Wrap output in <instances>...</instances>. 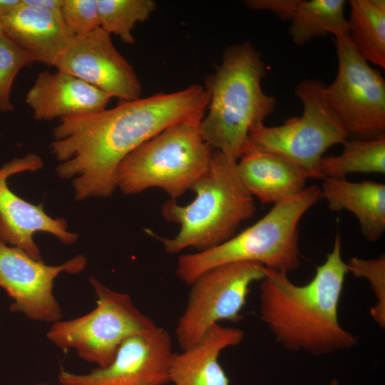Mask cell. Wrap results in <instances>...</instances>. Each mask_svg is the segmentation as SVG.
I'll use <instances>...</instances> for the list:
<instances>
[{
    "mask_svg": "<svg viewBox=\"0 0 385 385\" xmlns=\"http://www.w3.org/2000/svg\"><path fill=\"white\" fill-rule=\"evenodd\" d=\"M210 95L191 85L173 93L119 101L111 109L61 118L53 128L51 153L63 179L74 178L75 197H107L116 188L121 161L143 143L180 121L204 116Z\"/></svg>",
    "mask_w": 385,
    "mask_h": 385,
    "instance_id": "obj_1",
    "label": "cell"
},
{
    "mask_svg": "<svg viewBox=\"0 0 385 385\" xmlns=\"http://www.w3.org/2000/svg\"><path fill=\"white\" fill-rule=\"evenodd\" d=\"M346 273L338 232L332 251L307 284L297 285L288 274L267 269L260 284V317L275 340L289 351L314 356L354 346L357 339L338 316Z\"/></svg>",
    "mask_w": 385,
    "mask_h": 385,
    "instance_id": "obj_2",
    "label": "cell"
},
{
    "mask_svg": "<svg viewBox=\"0 0 385 385\" xmlns=\"http://www.w3.org/2000/svg\"><path fill=\"white\" fill-rule=\"evenodd\" d=\"M266 71L251 43L225 50L221 63L205 80L208 113L199 125L201 136L213 150L237 161L250 131L274 112L277 100L261 86Z\"/></svg>",
    "mask_w": 385,
    "mask_h": 385,
    "instance_id": "obj_3",
    "label": "cell"
},
{
    "mask_svg": "<svg viewBox=\"0 0 385 385\" xmlns=\"http://www.w3.org/2000/svg\"><path fill=\"white\" fill-rule=\"evenodd\" d=\"M237 160L214 150L207 170L191 189L195 199L186 205L169 199L161 208L168 222L180 225L173 238L162 237L150 230L168 253H178L192 247L204 251L232 237L240 225L252 217L257 207L253 197L242 184Z\"/></svg>",
    "mask_w": 385,
    "mask_h": 385,
    "instance_id": "obj_4",
    "label": "cell"
},
{
    "mask_svg": "<svg viewBox=\"0 0 385 385\" xmlns=\"http://www.w3.org/2000/svg\"><path fill=\"white\" fill-rule=\"evenodd\" d=\"M322 198L319 186L305 188L300 193L274 204L256 223L223 243L180 255L176 276L190 285L212 268L238 262H257L270 270L287 274L296 270L301 264L299 222Z\"/></svg>",
    "mask_w": 385,
    "mask_h": 385,
    "instance_id": "obj_5",
    "label": "cell"
},
{
    "mask_svg": "<svg viewBox=\"0 0 385 385\" xmlns=\"http://www.w3.org/2000/svg\"><path fill=\"white\" fill-rule=\"evenodd\" d=\"M204 116L173 124L130 153L116 172V188L125 195L150 188L177 200L207 170L214 150L201 136Z\"/></svg>",
    "mask_w": 385,
    "mask_h": 385,
    "instance_id": "obj_6",
    "label": "cell"
},
{
    "mask_svg": "<svg viewBox=\"0 0 385 385\" xmlns=\"http://www.w3.org/2000/svg\"><path fill=\"white\" fill-rule=\"evenodd\" d=\"M325 87L316 79L299 83L294 92L303 105L302 115L280 125L262 124L251 130L242 155L253 150L274 153L298 165L309 178L323 180L319 162L324 153L349 138L327 101Z\"/></svg>",
    "mask_w": 385,
    "mask_h": 385,
    "instance_id": "obj_7",
    "label": "cell"
},
{
    "mask_svg": "<svg viewBox=\"0 0 385 385\" xmlns=\"http://www.w3.org/2000/svg\"><path fill=\"white\" fill-rule=\"evenodd\" d=\"M89 282L97 296L96 307L81 317L54 322L46 337L58 348L73 349L82 359L103 368L114 359L123 341L157 326L129 294L114 291L95 277Z\"/></svg>",
    "mask_w": 385,
    "mask_h": 385,
    "instance_id": "obj_8",
    "label": "cell"
},
{
    "mask_svg": "<svg viewBox=\"0 0 385 385\" xmlns=\"http://www.w3.org/2000/svg\"><path fill=\"white\" fill-rule=\"evenodd\" d=\"M335 79L325 87L327 101L349 138L385 137V80L356 51L349 35L334 38Z\"/></svg>",
    "mask_w": 385,
    "mask_h": 385,
    "instance_id": "obj_9",
    "label": "cell"
},
{
    "mask_svg": "<svg viewBox=\"0 0 385 385\" xmlns=\"http://www.w3.org/2000/svg\"><path fill=\"white\" fill-rule=\"evenodd\" d=\"M267 268L253 262H238L212 268L191 284L186 307L176 327L182 350L195 344L220 321L242 319L250 285L261 281Z\"/></svg>",
    "mask_w": 385,
    "mask_h": 385,
    "instance_id": "obj_10",
    "label": "cell"
},
{
    "mask_svg": "<svg viewBox=\"0 0 385 385\" xmlns=\"http://www.w3.org/2000/svg\"><path fill=\"white\" fill-rule=\"evenodd\" d=\"M86 265V257L79 255L62 265H47L0 242V287L13 299L10 311L35 321L61 320V309L53 293L54 279L63 272L78 273Z\"/></svg>",
    "mask_w": 385,
    "mask_h": 385,
    "instance_id": "obj_11",
    "label": "cell"
},
{
    "mask_svg": "<svg viewBox=\"0 0 385 385\" xmlns=\"http://www.w3.org/2000/svg\"><path fill=\"white\" fill-rule=\"evenodd\" d=\"M173 354L170 335L157 326L123 341L107 366L86 374L62 370L58 380L61 385H165Z\"/></svg>",
    "mask_w": 385,
    "mask_h": 385,
    "instance_id": "obj_12",
    "label": "cell"
},
{
    "mask_svg": "<svg viewBox=\"0 0 385 385\" xmlns=\"http://www.w3.org/2000/svg\"><path fill=\"white\" fill-rule=\"evenodd\" d=\"M53 66L119 101L140 98L142 86L133 67L101 27L85 36H75Z\"/></svg>",
    "mask_w": 385,
    "mask_h": 385,
    "instance_id": "obj_13",
    "label": "cell"
},
{
    "mask_svg": "<svg viewBox=\"0 0 385 385\" xmlns=\"http://www.w3.org/2000/svg\"><path fill=\"white\" fill-rule=\"evenodd\" d=\"M43 166L38 155L28 153L0 168V242L22 250L37 261H42V258L33 240L35 232L50 233L65 245L75 243L79 237L68 231L65 220L49 217L42 204L34 205L28 202L9 188L6 180L9 176L23 171H36Z\"/></svg>",
    "mask_w": 385,
    "mask_h": 385,
    "instance_id": "obj_14",
    "label": "cell"
},
{
    "mask_svg": "<svg viewBox=\"0 0 385 385\" xmlns=\"http://www.w3.org/2000/svg\"><path fill=\"white\" fill-rule=\"evenodd\" d=\"M112 97L83 80L58 71L39 73L26 94L36 120L90 113L106 109Z\"/></svg>",
    "mask_w": 385,
    "mask_h": 385,
    "instance_id": "obj_15",
    "label": "cell"
},
{
    "mask_svg": "<svg viewBox=\"0 0 385 385\" xmlns=\"http://www.w3.org/2000/svg\"><path fill=\"white\" fill-rule=\"evenodd\" d=\"M0 29L33 61L53 66L74 34L61 11H47L20 4L0 16Z\"/></svg>",
    "mask_w": 385,
    "mask_h": 385,
    "instance_id": "obj_16",
    "label": "cell"
},
{
    "mask_svg": "<svg viewBox=\"0 0 385 385\" xmlns=\"http://www.w3.org/2000/svg\"><path fill=\"white\" fill-rule=\"evenodd\" d=\"M245 334L238 328L212 325L194 344L174 353L170 367V382L174 385H230L218 362L220 352L237 346Z\"/></svg>",
    "mask_w": 385,
    "mask_h": 385,
    "instance_id": "obj_17",
    "label": "cell"
},
{
    "mask_svg": "<svg viewBox=\"0 0 385 385\" xmlns=\"http://www.w3.org/2000/svg\"><path fill=\"white\" fill-rule=\"evenodd\" d=\"M240 178L252 196L263 204H276L300 193L307 174L287 158L271 152L253 150L237 162Z\"/></svg>",
    "mask_w": 385,
    "mask_h": 385,
    "instance_id": "obj_18",
    "label": "cell"
},
{
    "mask_svg": "<svg viewBox=\"0 0 385 385\" xmlns=\"http://www.w3.org/2000/svg\"><path fill=\"white\" fill-rule=\"evenodd\" d=\"M320 188L330 210H347L356 216L365 239L376 242L382 237L385 231L384 184L327 178Z\"/></svg>",
    "mask_w": 385,
    "mask_h": 385,
    "instance_id": "obj_19",
    "label": "cell"
},
{
    "mask_svg": "<svg viewBox=\"0 0 385 385\" xmlns=\"http://www.w3.org/2000/svg\"><path fill=\"white\" fill-rule=\"evenodd\" d=\"M349 38L367 62L385 68V1L351 0Z\"/></svg>",
    "mask_w": 385,
    "mask_h": 385,
    "instance_id": "obj_20",
    "label": "cell"
},
{
    "mask_svg": "<svg viewBox=\"0 0 385 385\" xmlns=\"http://www.w3.org/2000/svg\"><path fill=\"white\" fill-rule=\"evenodd\" d=\"M344 0H299L291 19L289 33L294 43L304 45L316 37L348 34Z\"/></svg>",
    "mask_w": 385,
    "mask_h": 385,
    "instance_id": "obj_21",
    "label": "cell"
},
{
    "mask_svg": "<svg viewBox=\"0 0 385 385\" xmlns=\"http://www.w3.org/2000/svg\"><path fill=\"white\" fill-rule=\"evenodd\" d=\"M343 145L340 155L322 158L319 170L324 179L344 178L353 173L385 174V137L348 139Z\"/></svg>",
    "mask_w": 385,
    "mask_h": 385,
    "instance_id": "obj_22",
    "label": "cell"
},
{
    "mask_svg": "<svg viewBox=\"0 0 385 385\" xmlns=\"http://www.w3.org/2000/svg\"><path fill=\"white\" fill-rule=\"evenodd\" d=\"M100 26L106 31L118 36L126 44H133V29L144 22L155 10L153 0H96Z\"/></svg>",
    "mask_w": 385,
    "mask_h": 385,
    "instance_id": "obj_23",
    "label": "cell"
},
{
    "mask_svg": "<svg viewBox=\"0 0 385 385\" xmlns=\"http://www.w3.org/2000/svg\"><path fill=\"white\" fill-rule=\"evenodd\" d=\"M33 60L0 29V111L14 110L11 91L17 73L31 65Z\"/></svg>",
    "mask_w": 385,
    "mask_h": 385,
    "instance_id": "obj_24",
    "label": "cell"
},
{
    "mask_svg": "<svg viewBox=\"0 0 385 385\" xmlns=\"http://www.w3.org/2000/svg\"><path fill=\"white\" fill-rule=\"evenodd\" d=\"M348 273L356 277L367 279L376 297V303L370 314L377 324L385 327V256L382 254L376 259L364 260L352 257L346 263Z\"/></svg>",
    "mask_w": 385,
    "mask_h": 385,
    "instance_id": "obj_25",
    "label": "cell"
},
{
    "mask_svg": "<svg viewBox=\"0 0 385 385\" xmlns=\"http://www.w3.org/2000/svg\"><path fill=\"white\" fill-rule=\"evenodd\" d=\"M61 14L74 36H85L101 27L96 0H64Z\"/></svg>",
    "mask_w": 385,
    "mask_h": 385,
    "instance_id": "obj_26",
    "label": "cell"
},
{
    "mask_svg": "<svg viewBox=\"0 0 385 385\" xmlns=\"http://www.w3.org/2000/svg\"><path fill=\"white\" fill-rule=\"evenodd\" d=\"M299 0H247L245 4L257 11L267 10L283 21H291Z\"/></svg>",
    "mask_w": 385,
    "mask_h": 385,
    "instance_id": "obj_27",
    "label": "cell"
},
{
    "mask_svg": "<svg viewBox=\"0 0 385 385\" xmlns=\"http://www.w3.org/2000/svg\"><path fill=\"white\" fill-rule=\"evenodd\" d=\"M27 6L47 11H61L64 0H21Z\"/></svg>",
    "mask_w": 385,
    "mask_h": 385,
    "instance_id": "obj_28",
    "label": "cell"
},
{
    "mask_svg": "<svg viewBox=\"0 0 385 385\" xmlns=\"http://www.w3.org/2000/svg\"><path fill=\"white\" fill-rule=\"evenodd\" d=\"M21 2V0H0V16L7 14Z\"/></svg>",
    "mask_w": 385,
    "mask_h": 385,
    "instance_id": "obj_29",
    "label": "cell"
},
{
    "mask_svg": "<svg viewBox=\"0 0 385 385\" xmlns=\"http://www.w3.org/2000/svg\"><path fill=\"white\" fill-rule=\"evenodd\" d=\"M329 385H339V382H338L337 379H333L330 381Z\"/></svg>",
    "mask_w": 385,
    "mask_h": 385,
    "instance_id": "obj_30",
    "label": "cell"
},
{
    "mask_svg": "<svg viewBox=\"0 0 385 385\" xmlns=\"http://www.w3.org/2000/svg\"><path fill=\"white\" fill-rule=\"evenodd\" d=\"M36 385H48V384H38Z\"/></svg>",
    "mask_w": 385,
    "mask_h": 385,
    "instance_id": "obj_31",
    "label": "cell"
}]
</instances>
